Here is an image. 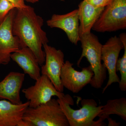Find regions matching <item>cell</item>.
I'll list each match as a JSON object with an SVG mask.
<instances>
[{
  "label": "cell",
  "instance_id": "11",
  "mask_svg": "<svg viewBox=\"0 0 126 126\" xmlns=\"http://www.w3.org/2000/svg\"><path fill=\"white\" fill-rule=\"evenodd\" d=\"M47 24L50 28H58L63 31L72 44L77 45L80 41L78 9L64 15L54 14L47 21Z\"/></svg>",
  "mask_w": 126,
  "mask_h": 126
},
{
  "label": "cell",
  "instance_id": "10",
  "mask_svg": "<svg viewBox=\"0 0 126 126\" xmlns=\"http://www.w3.org/2000/svg\"><path fill=\"white\" fill-rule=\"evenodd\" d=\"M73 64L65 61L61 69L60 78L64 88L74 93H78L90 83L94 75L90 66L82 68L81 71L75 70Z\"/></svg>",
  "mask_w": 126,
  "mask_h": 126
},
{
  "label": "cell",
  "instance_id": "19",
  "mask_svg": "<svg viewBox=\"0 0 126 126\" xmlns=\"http://www.w3.org/2000/svg\"><path fill=\"white\" fill-rule=\"evenodd\" d=\"M89 3L96 7H105L111 0H86Z\"/></svg>",
  "mask_w": 126,
  "mask_h": 126
},
{
  "label": "cell",
  "instance_id": "5",
  "mask_svg": "<svg viewBox=\"0 0 126 126\" xmlns=\"http://www.w3.org/2000/svg\"><path fill=\"white\" fill-rule=\"evenodd\" d=\"M126 29V0H111L93 26L99 32Z\"/></svg>",
  "mask_w": 126,
  "mask_h": 126
},
{
  "label": "cell",
  "instance_id": "16",
  "mask_svg": "<svg viewBox=\"0 0 126 126\" xmlns=\"http://www.w3.org/2000/svg\"><path fill=\"white\" fill-rule=\"evenodd\" d=\"M111 115H116L124 121H126V98L125 97L107 101L103 106L102 111L98 116V119L102 122L109 117Z\"/></svg>",
  "mask_w": 126,
  "mask_h": 126
},
{
  "label": "cell",
  "instance_id": "17",
  "mask_svg": "<svg viewBox=\"0 0 126 126\" xmlns=\"http://www.w3.org/2000/svg\"><path fill=\"white\" fill-rule=\"evenodd\" d=\"M119 38L124 45V52L122 58L118 59L116 64L117 71H119L121 78L119 82V87L122 92L126 90V34L122 33L120 35Z\"/></svg>",
  "mask_w": 126,
  "mask_h": 126
},
{
  "label": "cell",
  "instance_id": "4",
  "mask_svg": "<svg viewBox=\"0 0 126 126\" xmlns=\"http://www.w3.org/2000/svg\"><path fill=\"white\" fill-rule=\"evenodd\" d=\"M23 119L30 126H69L58 100L54 98L36 107H29Z\"/></svg>",
  "mask_w": 126,
  "mask_h": 126
},
{
  "label": "cell",
  "instance_id": "12",
  "mask_svg": "<svg viewBox=\"0 0 126 126\" xmlns=\"http://www.w3.org/2000/svg\"><path fill=\"white\" fill-rule=\"evenodd\" d=\"M25 77L24 73L10 72L0 82V99L8 100L14 104L23 103L20 92Z\"/></svg>",
  "mask_w": 126,
  "mask_h": 126
},
{
  "label": "cell",
  "instance_id": "9",
  "mask_svg": "<svg viewBox=\"0 0 126 126\" xmlns=\"http://www.w3.org/2000/svg\"><path fill=\"white\" fill-rule=\"evenodd\" d=\"M123 49V43L116 36L110 38L102 46V61H103V64L108 71L109 74L108 81L103 89L102 94L112 83H119L120 79L117 74L116 67L119 54Z\"/></svg>",
  "mask_w": 126,
  "mask_h": 126
},
{
  "label": "cell",
  "instance_id": "13",
  "mask_svg": "<svg viewBox=\"0 0 126 126\" xmlns=\"http://www.w3.org/2000/svg\"><path fill=\"white\" fill-rule=\"evenodd\" d=\"M29 104V101L16 104L6 99L0 100V126H18Z\"/></svg>",
  "mask_w": 126,
  "mask_h": 126
},
{
  "label": "cell",
  "instance_id": "2",
  "mask_svg": "<svg viewBox=\"0 0 126 126\" xmlns=\"http://www.w3.org/2000/svg\"><path fill=\"white\" fill-rule=\"evenodd\" d=\"M61 109L67 118L69 126H103L104 123L99 120L94 121L102 111L103 106H97L93 99H83L81 102L82 107L75 110L70 107L73 106V100L70 95H65L63 98L57 99Z\"/></svg>",
  "mask_w": 126,
  "mask_h": 126
},
{
  "label": "cell",
  "instance_id": "8",
  "mask_svg": "<svg viewBox=\"0 0 126 126\" xmlns=\"http://www.w3.org/2000/svg\"><path fill=\"white\" fill-rule=\"evenodd\" d=\"M45 54V64L41 66L42 75L47 76L51 81L57 90L63 93L64 87L61 83L60 75L64 64V54L60 49L48 44L43 46Z\"/></svg>",
  "mask_w": 126,
  "mask_h": 126
},
{
  "label": "cell",
  "instance_id": "21",
  "mask_svg": "<svg viewBox=\"0 0 126 126\" xmlns=\"http://www.w3.org/2000/svg\"><path fill=\"white\" fill-rule=\"evenodd\" d=\"M108 119L109 123L108 126H120V123H117L116 122L113 120L112 118L109 117L107 118Z\"/></svg>",
  "mask_w": 126,
  "mask_h": 126
},
{
  "label": "cell",
  "instance_id": "20",
  "mask_svg": "<svg viewBox=\"0 0 126 126\" xmlns=\"http://www.w3.org/2000/svg\"><path fill=\"white\" fill-rule=\"evenodd\" d=\"M14 5L16 9H21L25 7L27 5L25 4V0H7Z\"/></svg>",
  "mask_w": 126,
  "mask_h": 126
},
{
  "label": "cell",
  "instance_id": "22",
  "mask_svg": "<svg viewBox=\"0 0 126 126\" xmlns=\"http://www.w3.org/2000/svg\"><path fill=\"white\" fill-rule=\"evenodd\" d=\"M27 2H30L31 3H35L38 2L39 0H25Z\"/></svg>",
  "mask_w": 126,
  "mask_h": 126
},
{
  "label": "cell",
  "instance_id": "7",
  "mask_svg": "<svg viewBox=\"0 0 126 126\" xmlns=\"http://www.w3.org/2000/svg\"><path fill=\"white\" fill-rule=\"evenodd\" d=\"M16 10L11 11L0 23V65L8 64L12 53L23 48L18 37L12 33V21Z\"/></svg>",
  "mask_w": 126,
  "mask_h": 126
},
{
  "label": "cell",
  "instance_id": "3",
  "mask_svg": "<svg viewBox=\"0 0 126 126\" xmlns=\"http://www.w3.org/2000/svg\"><path fill=\"white\" fill-rule=\"evenodd\" d=\"M82 48L81 57L77 63L79 66L84 57L87 59L94 75L90 84L94 88H101L107 78V69L102 63L101 51L102 45L97 37L90 33L80 37Z\"/></svg>",
  "mask_w": 126,
  "mask_h": 126
},
{
  "label": "cell",
  "instance_id": "14",
  "mask_svg": "<svg viewBox=\"0 0 126 126\" xmlns=\"http://www.w3.org/2000/svg\"><path fill=\"white\" fill-rule=\"evenodd\" d=\"M11 58L22 69L25 74L29 75L32 79L35 81L40 77V65L33 52L29 48H21L12 53Z\"/></svg>",
  "mask_w": 126,
  "mask_h": 126
},
{
  "label": "cell",
  "instance_id": "18",
  "mask_svg": "<svg viewBox=\"0 0 126 126\" xmlns=\"http://www.w3.org/2000/svg\"><path fill=\"white\" fill-rule=\"evenodd\" d=\"M16 9L14 5L7 0H0V23L2 22L10 11Z\"/></svg>",
  "mask_w": 126,
  "mask_h": 126
},
{
  "label": "cell",
  "instance_id": "1",
  "mask_svg": "<svg viewBox=\"0 0 126 126\" xmlns=\"http://www.w3.org/2000/svg\"><path fill=\"white\" fill-rule=\"evenodd\" d=\"M44 21L38 15L33 7L26 5L16 9L12 24L13 34L18 37L23 47H27L33 52L40 66L45 61L43 45L49 41L42 29Z\"/></svg>",
  "mask_w": 126,
  "mask_h": 126
},
{
  "label": "cell",
  "instance_id": "15",
  "mask_svg": "<svg viewBox=\"0 0 126 126\" xmlns=\"http://www.w3.org/2000/svg\"><path fill=\"white\" fill-rule=\"evenodd\" d=\"M105 7H96L84 0L79 6V37L90 33L91 30Z\"/></svg>",
  "mask_w": 126,
  "mask_h": 126
},
{
  "label": "cell",
  "instance_id": "6",
  "mask_svg": "<svg viewBox=\"0 0 126 126\" xmlns=\"http://www.w3.org/2000/svg\"><path fill=\"white\" fill-rule=\"evenodd\" d=\"M26 98L29 101V107L35 108L46 103L56 96L58 98H63L65 94L58 92L51 81L45 75H41L35 80L33 86L22 90Z\"/></svg>",
  "mask_w": 126,
  "mask_h": 126
}]
</instances>
